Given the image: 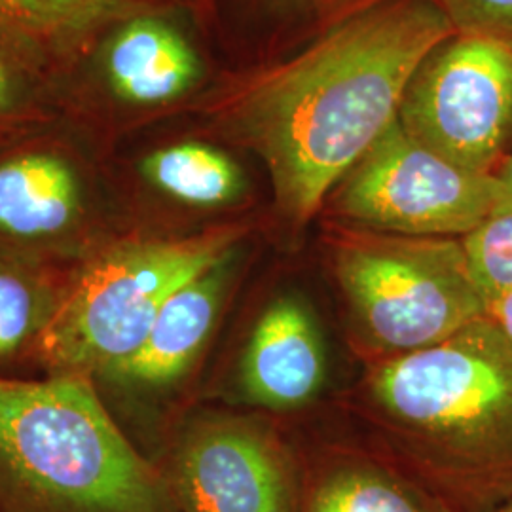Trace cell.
<instances>
[{
  "label": "cell",
  "instance_id": "9",
  "mask_svg": "<svg viewBox=\"0 0 512 512\" xmlns=\"http://www.w3.org/2000/svg\"><path fill=\"white\" fill-rule=\"evenodd\" d=\"M122 232L92 165L73 148L31 143L0 154V251L74 270Z\"/></svg>",
  "mask_w": 512,
  "mask_h": 512
},
{
  "label": "cell",
  "instance_id": "2",
  "mask_svg": "<svg viewBox=\"0 0 512 512\" xmlns=\"http://www.w3.org/2000/svg\"><path fill=\"white\" fill-rule=\"evenodd\" d=\"M368 366L359 404L384 454L461 512L512 494V344L486 315Z\"/></svg>",
  "mask_w": 512,
  "mask_h": 512
},
{
  "label": "cell",
  "instance_id": "8",
  "mask_svg": "<svg viewBox=\"0 0 512 512\" xmlns=\"http://www.w3.org/2000/svg\"><path fill=\"white\" fill-rule=\"evenodd\" d=\"M154 461L177 512L300 511L304 458L258 416L200 412Z\"/></svg>",
  "mask_w": 512,
  "mask_h": 512
},
{
  "label": "cell",
  "instance_id": "6",
  "mask_svg": "<svg viewBox=\"0 0 512 512\" xmlns=\"http://www.w3.org/2000/svg\"><path fill=\"white\" fill-rule=\"evenodd\" d=\"M494 175L421 147L395 120L327 198L338 224L410 238H458L495 213Z\"/></svg>",
  "mask_w": 512,
  "mask_h": 512
},
{
  "label": "cell",
  "instance_id": "11",
  "mask_svg": "<svg viewBox=\"0 0 512 512\" xmlns=\"http://www.w3.org/2000/svg\"><path fill=\"white\" fill-rule=\"evenodd\" d=\"M327 376V355L310 308L279 296L260 313L238 368L241 401L266 410L311 403Z\"/></svg>",
  "mask_w": 512,
  "mask_h": 512
},
{
  "label": "cell",
  "instance_id": "21",
  "mask_svg": "<svg viewBox=\"0 0 512 512\" xmlns=\"http://www.w3.org/2000/svg\"><path fill=\"white\" fill-rule=\"evenodd\" d=\"M497 200L494 215H512V156L494 175Z\"/></svg>",
  "mask_w": 512,
  "mask_h": 512
},
{
  "label": "cell",
  "instance_id": "18",
  "mask_svg": "<svg viewBox=\"0 0 512 512\" xmlns=\"http://www.w3.org/2000/svg\"><path fill=\"white\" fill-rule=\"evenodd\" d=\"M391 0H262L283 29H291L306 44L330 27Z\"/></svg>",
  "mask_w": 512,
  "mask_h": 512
},
{
  "label": "cell",
  "instance_id": "20",
  "mask_svg": "<svg viewBox=\"0 0 512 512\" xmlns=\"http://www.w3.org/2000/svg\"><path fill=\"white\" fill-rule=\"evenodd\" d=\"M21 88L10 65L0 55V122L10 120L18 112Z\"/></svg>",
  "mask_w": 512,
  "mask_h": 512
},
{
  "label": "cell",
  "instance_id": "15",
  "mask_svg": "<svg viewBox=\"0 0 512 512\" xmlns=\"http://www.w3.org/2000/svg\"><path fill=\"white\" fill-rule=\"evenodd\" d=\"M74 270H59L0 251V376L35 366Z\"/></svg>",
  "mask_w": 512,
  "mask_h": 512
},
{
  "label": "cell",
  "instance_id": "16",
  "mask_svg": "<svg viewBox=\"0 0 512 512\" xmlns=\"http://www.w3.org/2000/svg\"><path fill=\"white\" fill-rule=\"evenodd\" d=\"M116 8L118 0H0V31L31 42H67Z\"/></svg>",
  "mask_w": 512,
  "mask_h": 512
},
{
  "label": "cell",
  "instance_id": "14",
  "mask_svg": "<svg viewBox=\"0 0 512 512\" xmlns=\"http://www.w3.org/2000/svg\"><path fill=\"white\" fill-rule=\"evenodd\" d=\"M137 175L150 192L192 211H219L243 200L247 177L222 148L179 141L147 152Z\"/></svg>",
  "mask_w": 512,
  "mask_h": 512
},
{
  "label": "cell",
  "instance_id": "17",
  "mask_svg": "<svg viewBox=\"0 0 512 512\" xmlns=\"http://www.w3.org/2000/svg\"><path fill=\"white\" fill-rule=\"evenodd\" d=\"M461 241L488 308L512 289V215H494Z\"/></svg>",
  "mask_w": 512,
  "mask_h": 512
},
{
  "label": "cell",
  "instance_id": "13",
  "mask_svg": "<svg viewBox=\"0 0 512 512\" xmlns=\"http://www.w3.org/2000/svg\"><path fill=\"white\" fill-rule=\"evenodd\" d=\"M101 74L118 103L152 109L192 92L202 80L203 65L175 25L158 16H135L107 38Z\"/></svg>",
  "mask_w": 512,
  "mask_h": 512
},
{
  "label": "cell",
  "instance_id": "19",
  "mask_svg": "<svg viewBox=\"0 0 512 512\" xmlns=\"http://www.w3.org/2000/svg\"><path fill=\"white\" fill-rule=\"evenodd\" d=\"M456 33L494 38L512 46V0H439Z\"/></svg>",
  "mask_w": 512,
  "mask_h": 512
},
{
  "label": "cell",
  "instance_id": "1",
  "mask_svg": "<svg viewBox=\"0 0 512 512\" xmlns=\"http://www.w3.org/2000/svg\"><path fill=\"white\" fill-rule=\"evenodd\" d=\"M456 29L439 0H391L247 76L224 122L264 162L281 215L306 224L399 114L421 59Z\"/></svg>",
  "mask_w": 512,
  "mask_h": 512
},
{
  "label": "cell",
  "instance_id": "10",
  "mask_svg": "<svg viewBox=\"0 0 512 512\" xmlns=\"http://www.w3.org/2000/svg\"><path fill=\"white\" fill-rule=\"evenodd\" d=\"M238 251L184 283L158 313L141 346L93 378L109 410L164 395L194 370L232 289Z\"/></svg>",
  "mask_w": 512,
  "mask_h": 512
},
{
  "label": "cell",
  "instance_id": "3",
  "mask_svg": "<svg viewBox=\"0 0 512 512\" xmlns=\"http://www.w3.org/2000/svg\"><path fill=\"white\" fill-rule=\"evenodd\" d=\"M0 512H177L92 378L0 376Z\"/></svg>",
  "mask_w": 512,
  "mask_h": 512
},
{
  "label": "cell",
  "instance_id": "7",
  "mask_svg": "<svg viewBox=\"0 0 512 512\" xmlns=\"http://www.w3.org/2000/svg\"><path fill=\"white\" fill-rule=\"evenodd\" d=\"M404 131L478 175L512 156V46L454 33L421 59L397 114Z\"/></svg>",
  "mask_w": 512,
  "mask_h": 512
},
{
  "label": "cell",
  "instance_id": "12",
  "mask_svg": "<svg viewBox=\"0 0 512 512\" xmlns=\"http://www.w3.org/2000/svg\"><path fill=\"white\" fill-rule=\"evenodd\" d=\"M298 512H461L382 450L327 446L304 458Z\"/></svg>",
  "mask_w": 512,
  "mask_h": 512
},
{
  "label": "cell",
  "instance_id": "5",
  "mask_svg": "<svg viewBox=\"0 0 512 512\" xmlns=\"http://www.w3.org/2000/svg\"><path fill=\"white\" fill-rule=\"evenodd\" d=\"M332 275L368 365L437 346L486 315L458 238H410L334 222Z\"/></svg>",
  "mask_w": 512,
  "mask_h": 512
},
{
  "label": "cell",
  "instance_id": "4",
  "mask_svg": "<svg viewBox=\"0 0 512 512\" xmlns=\"http://www.w3.org/2000/svg\"><path fill=\"white\" fill-rule=\"evenodd\" d=\"M245 224L165 236L129 230L74 268L54 321L40 340L42 376L97 378L147 338L158 313L184 283L238 251Z\"/></svg>",
  "mask_w": 512,
  "mask_h": 512
},
{
  "label": "cell",
  "instance_id": "23",
  "mask_svg": "<svg viewBox=\"0 0 512 512\" xmlns=\"http://www.w3.org/2000/svg\"><path fill=\"white\" fill-rule=\"evenodd\" d=\"M488 512H512V494L507 497V499H503L501 503H497L495 507H492Z\"/></svg>",
  "mask_w": 512,
  "mask_h": 512
},
{
  "label": "cell",
  "instance_id": "22",
  "mask_svg": "<svg viewBox=\"0 0 512 512\" xmlns=\"http://www.w3.org/2000/svg\"><path fill=\"white\" fill-rule=\"evenodd\" d=\"M486 317L505 334V338L512 344V289L501 294L486 308Z\"/></svg>",
  "mask_w": 512,
  "mask_h": 512
}]
</instances>
